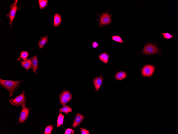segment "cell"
<instances>
[{"instance_id":"6da1fadb","label":"cell","mask_w":178,"mask_h":134,"mask_svg":"<svg viewBox=\"0 0 178 134\" xmlns=\"http://www.w3.org/2000/svg\"><path fill=\"white\" fill-rule=\"evenodd\" d=\"M21 82V81H13L11 80L0 79V84L9 91L10 97L13 95L15 89Z\"/></svg>"},{"instance_id":"7a4b0ae2","label":"cell","mask_w":178,"mask_h":134,"mask_svg":"<svg viewBox=\"0 0 178 134\" xmlns=\"http://www.w3.org/2000/svg\"><path fill=\"white\" fill-rule=\"evenodd\" d=\"M18 1H15L11 5L9 12L7 15L9 19L10 23V27L11 29V25L13 22L15 16L17 11L21 9V8L18 5Z\"/></svg>"},{"instance_id":"3957f363","label":"cell","mask_w":178,"mask_h":134,"mask_svg":"<svg viewBox=\"0 0 178 134\" xmlns=\"http://www.w3.org/2000/svg\"><path fill=\"white\" fill-rule=\"evenodd\" d=\"M24 95L25 92H23L20 95L10 100L9 102L11 104L17 106L20 105L25 106L26 104V100L27 98L25 97Z\"/></svg>"},{"instance_id":"277c9868","label":"cell","mask_w":178,"mask_h":134,"mask_svg":"<svg viewBox=\"0 0 178 134\" xmlns=\"http://www.w3.org/2000/svg\"><path fill=\"white\" fill-rule=\"evenodd\" d=\"M73 98L71 93L67 90H63L60 95V103L63 106L65 105Z\"/></svg>"},{"instance_id":"5b68a950","label":"cell","mask_w":178,"mask_h":134,"mask_svg":"<svg viewBox=\"0 0 178 134\" xmlns=\"http://www.w3.org/2000/svg\"><path fill=\"white\" fill-rule=\"evenodd\" d=\"M159 50L156 46L151 44H148L145 46L143 51L144 54L152 55L158 53Z\"/></svg>"},{"instance_id":"8992f818","label":"cell","mask_w":178,"mask_h":134,"mask_svg":"<svg viewBox=\"0 0 178 134\" xmlns=\"http://www.w3.org/2000/svg\"><path fill=\"white\" fill-rule=\"evenodd\" d=\"M155 70V68L153 66L146 65L142 69V74L144 77H150L153 74Z\"/></svg>"},{"instance_id":"52a82bcc","label":"cell","mask_w":178,"mask_h":134,"mask_svg":"<svg viewBox=\"0 0 178 134\" xmlns=\"http://www.w3.org/2000/svg\"><path fill=\"white\" fill-rule=\"evenodd\" d=\"M22 109L20 113L19 122L22 123L24 122L27 119L30 109L25 106H22Z\"/></svg>"},{"instance_id":"ba28073f","label":"cell","mask_w":178,"mask_h":134,"mask_svg":"<svg viewBox=\"0 0 178 134\" xmlns=\"http://www.w3.org/2000/svg\"><path fill=\"white\" fill-rule=\"evenodd\" d=\"M100 21V24L103 25L108 24L111 22V18L108 12L104 13L101 15Z\"/></svg>"},{"instance_id":"9c48e42d","label":"cell","mask_w":178,"mask_h":134,"mask_svg":"<svg viewBox=\"0 0 178 134\" xmlns=\"http://www.w3.org/2000/svg\"><path fill=\"white\" fill-rule=\"evenodd\" d=\"M104 79V77L102 76L96 77L93 79V82L95 86L96 92L99 91L101 86L103 84Z\"/></svg>"},{"instance_id":"30bf717a","label":"cell","mask_w":178,"mask_h":134,"mask_svg":"<svg viewBox=\"0 0 178 134\" xmlns=\"http://www.w3.org/2000/svg\"><path fill=\"white\" fill-rule=\"evenodd\" d=\"M84 118V115L79 113L77 114L76 115L73 124V127L75 128L79 126L83 120Z\"/></svg>"},{"instance_id":"8fae6325","label":"cell","mask_w":178,"mask_h":134,"mask_svg":"<svg viewBox=\"0 0 178 134\" xmlns=\"http://www.w3.org/2000/svg\"><path fill=\"white\" fill-rule=\"evenodd\" d=\"M33 70L34 72L36 74V71L38 69V59L36 56L32 57L31 59Z\"/></svg>"},{"instance_id":"7c38bea8","label":"cell","mask_w":178,"mask_h":134,"mask_svg":"<svg viewBox=\"0 0 178 134\" xmlns=\"http://www.w3.org/2000/svg\"><path fill=\"white\" fill-rule=\"evenodd\" d=\"M109 57V55L105 52L101 53L99 56V60L105 64L108 63Z\"/></svg>"},{"instance_id":"4fadbf2b","label":"cell","mask_w":178,"mask_h":134,"mask_svg":"<svg viewBox=\"0 0 178 134\" xmlns=\"http://www.w3.org/2000/svg\"><path fill=\"white\" fill-rule=\"evenodd\" d=\"M23 67L27 70L32 68V63L31 59L26 61H20Z\"/></svg>"},{"instance_id":"5bb4252c","label":"cell","mask_w":178,"mask_h":134,"mask_svg":"<svg viewBox=\"0 0 178 134\" xmlns=\"http://www.w3.org/2000/svg\"><path fill=\"white\" fill-rule=\"evenodd\" d=\"M62 22V19L60 15L56 13L54 15V25L57 27L59 26Z\"/></svg>"},{"instance_id":"9a60e30c","label":"cell","mask_w":178,"mask_h":134,"mask_svg":"<svg viewBox=\"0 0 178 134\" xmlns=\"http://www.w3.org/2000/svg\"><path fill=\"white\" fill-rule=\"evenodd\" d=\"M48 37L46 36L41 38L40 41L38 42L39 48L40 49L43 48V47L48 43Z\"/></svg>"},{"instance_id":"2e32d148","label":"cell","mask_w":178,"mask_h":134,"mask_svg":"<svg viewBox=\"0 0 178 134\" xmlns=\"http://www.w3.org/2000/svg\"><path fill=\"white\" fill-rule=\"evenodd\" d=\"M127 76V74L125 72L121 71L118 73L116 75L115 78L116 79L121 80L125 78Z\"/></svg>"},{"instance_id":"e0dca14e","label":"cell","mask_w":178,"mask_h":134,"mask_svg":"<svg viewBox=\"0 0 178 134\" xmlns=\"http://www.w3.org/2000/svg\"><path fill=\"white\" fill-rule=\"evenodd\" d=\"M64 115H63L61 113L59 114L57 122V127H60L62 125L64 122Z\"/></svg>"},{"instance_id":"ac0fdd59","label":"cell","mask_w":178,"mask_h":134,"mask_svg":"<svg viewBox=\"0 0 178 134\" xmlns=\"http://www.w3.org/2000/svg\"><path fill=\"white\" fill-rule=\"evenodd\" d=\"M59 111L60 112H62L67 114L72 112V109L69 106L65 105L63 106V108L60 110Z\"/></svg>"},{"instance_id":"d6986e66","label":"cell","mask_w":178,"mask_h":134,"mask_svg":"<svg viewBox=\"0 0 178 134\" xmlns=\"http://www.w3.org/2000/svg\"><path fill=\"white\" fill-rule=\"evenodd\" d=\"M21 56L20 58V59H22L24 61H26L29 58L28 56L29 54L27 51H21L20 54Z\"/></svg>"},{"instance_id":"ffe728a7","label":"cell","mask_w":178,"mask_h":134,"mask_svg":"<svg viewBox=\"0 0 178 134\" xmlns=\"http://www.w3.org/2000/svg\"><path fill=\"white\" fill-rule=\"evenodd\" d=\"M40 9H43L46 7L48 5V1L46 0H39L38 1Z\"/></svg>"},{"instance_id":"44dd1931","label":"cell","mask_w":178,"mask_h":134,"mask_svg":"<svg viewBox=\"0 0 178 134\" xmlns=\"http://www.w3.org/2000/svg\"><path fill=\"white\" fill-rule=\"evenodd\" d=\"M111 39L113 40V41L116 42L121 43H123V41L122 38L119 35H113L112 36Z\"/></svg>"},{"instance_id":"7402d4cb","label":"cell","mask_w":178,"mask_h":134,"mask_svg":"<svg viewBox=\"0 0 178 134\" xmlns=\"http://www.w3.org/2000/svg\"><path fill=\"white\" fill-rule=\"evenodd\" d=\"M54 126H53L49 125L46 127L45 130L44 134H50L51 133Z\"/></svg>"},{"instance_id":"603a6c76","label":"cell","mask_w":178,"mask_h":134,"mask_svg":"<svg viewBox=\"0 0 178 134\" xmlns=\"http://www.w3.org/2000/svg\"><path fill=\"white\" fill-rule=\"evenodd\" d=\"M162 34L163 36V38H165L167 39H171L174 36L168 33H162Z\"/></svg>"},{"instance_id":"cb8c5ba5","label":"cell","mask_w":178,"mask_h":134,"mask_svg":"<svg viewBox=\"0 0 178 134\" xmlns=\"http://www.w3.org/2000/svg\"><path fill=\"white\" fill-rule=\"evenodd\" d=\"M74 131L70 128H68L67 130L64 134H73Z\"/></svg>"},{"instance_id":"d4e9b609","label":"cell","mask_w":178,"mask_h":134,"mask_svg":"<svg viewBox=\"0 0 178 134\" xmlns=\"http://www.w3.org/2000/svg\"><path fill=\"white\" fill-rule=\"evenodd\" d=\"M81 132L82 134H89V131L85 129H81Z\"/></svg>"},{"instance_id":"484cf974","label":"cell","mask_w":178,"mask_h":134,"mask_svg":"<svg viewBox=\"0 0 178 134\" xmlns=\"http://www.w3.org/2000/svg\"><path fill=\"white\" fill-rule=\"evenodd\" d=\"M92 46L94 48H97L98 46V44L96 42H94L92 44Z\"/></svg>"}]
</instances>
